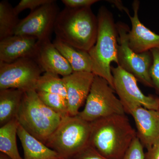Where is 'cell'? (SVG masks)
<instances>
[{
    "instance_id": "44dd1931",
    "label": "cell",
    "mask_w": 159,
    "mask_h": 159,
    "mask_svg": "<svg viewBox=\"0 0 159 159\" xmlns=\"http://www.w3.org/2000/svg\"><path fill=\"white\" fill-rule=\"evenodd\" d=\"M36 91L58 94L67 100L66 90L64 83L62 78L57 74L44 73L39 80Z\"/></svg>"
},
{
    "instance_id": "f1b7e54d",
    "label": "cell",
    "mask_w": 159,
    "mask_h": 159,
    "mask_svg": "<svg viewBox=\"0 0 159 159\" xmlns=\"http://www.w3.org/2000/svg\"><path fill=\"white\" fill-rule=\"evenodd\" d=\"M108 2L109 3H111V4H113L115 5V6L121 11H123L126 13V14L129 13V11L128 9L127 8L124 6L123 5V3L121 1H108Z\"/></svg>"
},
{
    "instance_id": "2e32d148",
    "label": "cell",
    "mask_w": 159,
    "mask_h": 159,
    "mask_svg": "<svg viewBox=\"0 0 159 159\" xmlns=\"http://www.w3.org/2000/svg\"><path fill=\"white\" fill-rule=\"evenodd\" d=\"M17 136L24 150V159H62L56 152L29 134L20 124Z\"/></svg>"
},
{
    "instance_id": "30bf717a",
    "label": "cell",
    "mask_w": 159,
    "mask_h": 159,
    "mask_svg": "<svg viewBox=\"0 0 159 159\" xmlns=\"http://www.w3.org/2000/svg\"><path fill=\"white\" fill-rule=\"evenodd\" d=\"M59 12L56 1L51 0L20 20L14 35L31 36L38 41L50 39Z\"/></svg>"
},
{
    "instance_id": "ac0fdd59",
    "label": "cell",
    "mask_w": 159,
    "mask_h": 159,
    "mask_svg": "<svg viewBox=\"0 0 159 159\" xmlns=\"http://www.w3.org/2000/svg\"><path fill=\"white\" fill-rule=\"evenodd\" d=\"M24 94L16 89L0 90V126L16 119Z\"/></svg>"
},
{
    "instance_id": "7a4b0ae2",
    "label": "cell",
    "mask_w": 159,
    "mask_h": 159,
    "mask_svg": "<svg viewBox=\"0 0 159 159\" xmlns=\"http://www.w3.org/2000/svg\"><path fill=\"white\" fill-rule=\"evenodd\" d=\"M98 24L91 7L60 11L54 25L56 37L74 48L88 52L97 41Z\"/></svg>"
},
{
    "instance_id": "7402d4cb",
    "label": "cell",
    "mask_w": 159,
    "mask_h": 159,
    "mask_svg": "<svg viewBox=\"0 0 159 159\" xmlns=\"http://www.w3.org/2000/svg\"><path fill=\"white\" fill-rule=\"evenodd\" d=\"M40 100L62 118L69 116L67 102L65 98L57 94L36 91Z\"/></svg>"
},
{
    "instance_id": "ffe728a7",
    "label": "cell",
    "mask_w": 159,
    "mask_h": 159,
    "mask_svg": "<svg viewBox=\"0 0 159 159\" xmlns=\"http://www.w3.org/2000/svg\"><path fill=\"white\" fill-rule=\"evenodd\" d=\"M20 21L18 15L7 1L0 2V40L14 35Z\"/></svg>"
},
{
    "instance_id": "277c9868",
    "label": "cell",
    "mask_w": 159,
    "mask_h": 159,
    "mask_svg": "<svg viewBox=\"0 0 159 159\" xmlns=\"http://www.w3.org/2000/svg\"><path fill=\"white\" fill-rule=\"evenodd\" d=\"M91 122L78 115L63 118L46 145L62 159H67L89 146Z\"/></svg>"
},
{
    "instance_id": "603a6c76",
    "label": "cell",
    "mask_w": 159,
    "mask_h": 159,
    "mask_svg": "<svg viewBox=\"0 0 159 159\" xmlns=\"http://www.w3.org/2000/svg\"><path fill=\"white\" fill-rule=\"evenodd\" d=\"M144 148L137 136L125 152L122 159H145Z\"/></svg>"
},
{
    "instance_id": "83f0119b",
    "label": "cell",
    "mask_w": 159,
    "mask_h": 159,
    "mask_svg": "<svg viewBox=\"0 0 159 159\" xmlns=\"http://www.w3.org/2000/svg\"><path fill=\"white\" fill-rule=\"evenodd\" d=\"M145 159H159V142L147 149Z\"/></svg>"
},
{
    "instance_id": "8992f818",
    "label": "cell",
    "mask_w": 159,
    "mask_h": 159,
    "mask_svg": "<svg viewBox=\"0 0 159 159\" xmlns=\"http://www.w3.org/2000/svg\"><path fill=\"white\" fill-rule=\"evenodd\" d=\"M39 101L36 91L25 92L16 119L26 131L46 145L59 124L46 116Z\"/></svg>"
},
{
    "instance_id": "9c48e42d",
    "label": "cell",
    "mask_w": 159,
    "mask_h": 159,
    "mask_svg": "<svg viewBox=\"0 0 159 159\" xmlns=\"http://www.w3.org/2000/svg\"><path fill=\"white\" fill-rule=\"evenodd\" d=\"M113 76L114 89L124 107L125 112L142 106L148 109L158 110L159 98L142 93L138 84V80L119 66H111Z\"/></svg>"
},
{
    "instance_id": "f546056e",
    "label": "cell",
    "mask_w": 159,
    "mask_h": 159,
    "mask_svg": "<svg viewBox=\"0 0 159 159\" xmlns=\"http://www.w3.org/2000/svg\"><path fill=\"white\" fill-rule=\"evenodd\" d=\"M0 159H10L9 157L2 152L0 153Z\"/></svg>"
},
{
    "instance_id": "4fadbf2b",
    "label": "cell",
    "mask_w": 159,
    "mask_h": 159,
    "mask_svg": "<svg viewBox=\"0 0 159 159\" xmlns=\"http://www.w3.org/2000/svg\"><path fill=\"white\" fill-rule=\"evenodd\" d=\"M140 3L139 1H134L132 4L133 16L129 13L127 14L131 23V29L128 33L129 46L137 53L159 48V34L145 27L139 20Z\"/></svg>"
},
{
    "instance_id": "9a60e30c",
    "label": "cell",
    "mask_w": 159,
    "mask_h": 159,
    "mask_svg": "<svg viewBox=\"0 0 159 159\" xmlns=\"http://www.w3.org/2000/svg\"><path fill=\"white\" fill-rule=\"evenodd\" d=\"M38 40L27 35H13L0 40V61L11 63L24 57L32 58Z\"/></svg>"
},
{
    "instance_id": "cb8c5ba5",
    "label": "cell",
    "mask_w": 159,
    "mask_h": 159,
    "mask_svg": "<svg viewBox=\"0 0 159 159\" xmlns=\"http://www.w3.org/2000/svg\"><path fill=\"white\" fill-rule=\"evenodd\" d=\"M152 57L150 75L153 88L159 94V48L150 50Z\"/></svg>"
},
{
    "instance_id": "e0dca14e",
    "label": "cell",
    "mask_w": 159,
    "mask_h": 159,
    "mask_svg": "<svg viewBox=\"0 0 159 159\" xmlns=\"http://www.w3.org/2000/svg\"><path fill=\"white\" fill-rule=\"evenodd\" d=\"M53 43L67 61L73 72H93V62L88 52L74 48L56 37Z\"/></svg>"
},
{
    "instance_id": "484cf974",
    "label": "cell",
    "mask_w": 159,
    "mask_h": 159,
    "mask_svg": "<svg viewBox=\"0 0 159 159\" xmlns=\"http://www.w3.org/2000/svg\"><path fill=\"white\" fill-rule=\"evenodd\" d=\"M67 159H107L89 145Z\"/></svg>"
},
{
    "instance_id": "5bb4252c",
    "label": "cell",
    "mask_w": 159,
    "mask_h": 159,
    "mask_svg": "<svg viewBox=\"0 0 159 159\" xmlns=\"http://www.w3.org/2000/svg\"><path fill=\"white\" fill-rule=\"evenodd\" d=\"M137 128V136L148 149L159 142V111L140 106L130 111Z\"/></svg>"
},
{
    "instance_id": "3957f363",
    "label": "cell",
    "mask_w": 159,
    "mask_h": 159,
    "mask_svg": "<svg viewBox=\"0 0 159 159\" xmlns=\"http://www.w3.org/2000/svg\"><path fill=\"white\" fill-rule=\"evenodd\" d=\"M98 29L96 43L89 51L95 76L106 80L114 89L111 63L118 65V32L113 15L107 7L99 8L97 16Z\"/></svg>"
},
{
    "instance_id": "d6986e66",
    "label": "cell",
    "mask_w": 159,
    "mask_h": 159,
    "mask_svg": "<svg viewBox=\"0 0 159 159\" xmlns=\"http://www.w3.org/2000/svg\"><path fill=\"white\" fill-rule=\"evenodd\" d=\"M19 124L16 118L0 128V151L10 159H24L20 155L16 143Z\"/></svg>"
},
{
    "instance_id": "52a82bcc",
    "label": "cell",
    "mask_w": 159,
    "mask_h": 159,
    "mask_svg": "<svg viewBox=\"0 0 159 159\" xmlns=\"http://www.w3.org/2000/svg\"><path fill=\"white\" fill-rule=\"evenodd\" d=\"M118 32V65L126 72L134 75L145 86L153 88L150 75L152 63L150 51L137 53L129 46L128 33L129 29L125 23H116Z\"/></svg>"
},
{
    "instance_id": "ba28073f",
    "label": "cell",
    "mask_w": 159,
    "mask_h": 159,
    "mask_svg": "<svg viewBox=\"0 0 159 159\" xmlns=\"http://www.w3.org/2000/svg\"><path fill=\"white\" fill-rule=\"evenodd\" d=\"M43 72L37 63L30 57L11 63L0 61V90L16 89L24 93L36 91Z\"/></svg>"
},
{
    "instance_id": "5b68a950",
    "label": "cell",
    "mask_w": 159,
    "mask_h": 159,
    "mask_svg": "<svg viewBox=\"0 0 159 159\" xmlns=\"http://www.w3.org/2000/svg\"><path fill=\"white\" fill-rule=\"evenodd\" d=\"M115 92L106 80L95 75L85 106L78 116L92 122L113 115L125 114L124 107Z\"/></svg>"
},
{
    "instance_id": "6da1fadb",
    "label": "cell",
    "mask_w": 159,
    "mask_h": 159,
    "mask_svg": "<svg viewBox=\"0 0 159 159\" xmlns=\"http://www.w3.org/2000/svg\"><path fill=\"white\" fill-rule=\"evenodd\" d=\"M89 145L107 159H122L137 132L124 115H116L91 122Z\"/></svg>"
},
{
    "instance_id": "4316f807",
    "label": "cell",
    "mask_w": 159,
    "mask_h": 159,
    "mask_svg": "<svg viewBox=\"0 0 159 159\" xmlns=\"http://www.w3.org/2000/svg\"><path fill=\"white\" fill-rule=\"evenodd\" d=\"M99 2L98 0H62L66 8L71 9H80V8L91 7L92 5Z\"/></svg>"
},
{
    "instance_id": "4dcf8cb0",
    "label": "cell",
    "mask_w": 159,
    "mask_h": 159,
    "mask_svg": "<svg viewBox=\"0 0 159 159\" xmlns=\"http://www.w3.org/2000/svg\"><path fill=\"white\" fill-rule=\"evenodd\" d=\"M158 111H159V108H158Z\"/></svg>"
},
{
    "instance_id": "7c38bea8",
    "label": "cell",
    "mask_w": 159,
    "mask_h": 159,
    "mask_svg": "<svg viewBox=\"0 0 159 159\" xmlns=\"http://www.w3.org/2000/svg\"><path fill=\"white\" fill-rule=\"evenodd\" d=\"M32 58L44 73H52L64 77L73 72L67 61L50 39L38 41Z\"/></svg>"
},
{
    "instance_id": "8fae6325",
    "label": "cell",
    "mask_w": 159,
    "mask_h": 159,
    "mask_svg": "<svg viewBox=\"0 0 159 159\" xmlns=\"http://www.w3.org/2000/svg\"><path fill=\"white\" fill-rule=\"evenodd\" d=\"M95 75L87 72H73L62 77L67 93L69 116L79 114V109L89 93Z\"/></svg>"
},
{
    "instance_id": "d4e9b609",
    "label": "cell",
    "mask_w": 159,
    "mask_h": 159,
    "mask_svg": "<svg viewBox=\"0 0 159 159\" xmlns=\"http://www.w3.org/2000/svg\"><path fill=\"white\" fill-rule=\"evenodd\" d=\"M51 1V0H21L14 7V11L17 15L26 9H29L31 11H33Z\"/></svg>"
}]
</instances>
